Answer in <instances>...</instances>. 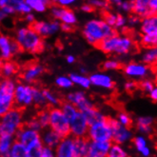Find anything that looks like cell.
<instances>
[{
  "label": "cell",
  "instance_id": "6da1fadb",
  "mask_svg": "<svg viewBox=\"0 0 157 157\" xmlns=\"http://www.w3.org/2000/svg\"><path fill=\"white\" fill-rule=\"evenodd\" d=\"M22 52L30 54H38L44 52L46 44L44 38L36 33L32 26H23L18 28L14 33L13 37Z\"/></svg>",
  "mask_w": 157,
  "mask_h": 157
},
{
  "label": "cell",
  "instance_id": "7a4b0ae2",
  "mask_svg": "<svg viewBox=\"0 0 157 157\" xmlns=\"http://www.w3.org/2000/svg\"><path fill=\"white\" fill-rule=\"evenodd\" d=\"M115 33V29L108 24L104 18H92L88 20L82 30V35L85 40L95 47L101 41Z\"/></svg>",
  "mask_w": 157,
  "mask_h": 157
},
{
  "label": "cell",
  "instance_id": "3957f363",
  "mask_svg": "<svg viewBox=\"0 0 157 157\" xmlns=\"http://www.w3.org/2000/svg\"><path fill=\"white\" fill-rule=\"evenodd\" d=\"M97 48L106 54H115L126 56L135 49L134 40L128 35L118 34L117 33L101 41Z\"/></svg>",
  "mask_w": 157,
  "mask_h": 157
},
{
  "label": "cell",
  "instance_id": "277c9868",
  "mask_svg": "<svg viewBox=\"0 0 157 157\" xmlns=\"http://www.w3.org/2000/svg\"><path fill=\"white\" fill-rule=\"evenodd\" d=\"M15 139L23 143L28 149V157H40L43 142L41 132L24 126L15 134Z\"/></svg>",
  "mask_w": 157,
  "mask_h": 157
},
{
  "label": "cell",
  "instance_id": "5b68a950",
  "mask_svg": "<svg viewBox=\"0 0 157 157\" xmlns=\"http://www.w3.org/2000/svg\"><path fill=\"white\" fill-rule=\"evenodd\" d=\"M24 125L23 113L21 109L13 107L5 114L1 115L0 120V134L14 135Z\"/></svg>",
  "mask_w": 157,
  "mask_h": 157
},
{
  "label": "cell",
  "instance_id": "8992f818",
  "mask_svg": "<svg viewBox=\"0 0 157 157\" xmlns=\"http://www.w3.org/2000/svg\"><path fill=\"white\" fill-rule=\"evenodd\" d=\"M17 83L13 78H3L0 82V115L15 106L14 91Z\"/></svg>",
  "mask_w": 157,
  "mask_h": 157
},
{
  "label": "cell",
  "instance_id": "52a82bcc",
  "mask_svg": "<svg viewBox=\"0 0 157 157\" xmlns=\"http://www.w3.org/2000/svg\"><path fill=\"white\" fill-rule=\"evenodd\" d=\"M50 128L59 133L61 137L71 135V122L61 108L50 109Z\"/></svg>",
  "mask_w": 157,
  "mask_h": 157
},
{
  "label": "cell",
  "instance_id": "ba28073f",
  "mask_svg": "<svg viewBox=\"0 0 157 157\" xmlns=\"http://www.w3.org/2000/svg\"><path fill=\"white\" fill-rule=\"evenodd\" d=\"M87 137L90 141L113 142V128L110 126L109 118L90 124Z\"/></svg>",
  "mask_w": 157,
  "mask_h": 157
},
{
  "label": "cell",
  "instance_id": "9c48e42d",
  "mask_svg": "<svg viewBox=\"0 0 157 157\" xmlns=\"http://www.w3.org/2000/svg\"><path fill=\"white\" fill-rule=\"evenodd\" d=\"M15 107L26 109L33 104V87L27 83H17L14 91Z\"/></svg>",
  "mask_w": 157,
  "mask_h": 157
},
{
  "label": "cell",
  "instance_id": "30bf717a",
  "mask_svg": "<svg viewBox=\"0 0 157 157\" xmlns=\"http://www.w3.org/2000/svg\"><path fill=\"white\" fill-rule=\"evenodd\" d=\"M110 126L113 128V142L120 145H125L131 142L133 138V132L130 127L121 125L116 118H109Z\"/></svg>",
  "mask_w": 157,
  "mask_h": 157
},
{
  "label": "cell",
  "instance_id": "8fae6325",
  "mask_svg": "<svg viewBox=\"0 0 157 157\" xmlns=\"http://www.w3.org/2000/svg\"><path fill=\"white\" fill-rule=\"evenodd\" d=\"M22 50L14 38H11L7 34L0 35V57L2 61L12 60Z\"/></svg>",
  "mask_w": 157,
  "mask_h": 157
},
{
  "label": "cell",
  "instance_id": "7c38bea8",
  "mask_svg": "<svg viewBox=\"0 0 157 157\" xmlns=\"http://www.w3.org/2000/svg\"><path fill=\"white\" fill-rule=\"evenodd\" d=\"M124 75L130 79H140L147 78L151 73V66L144 62H128L123 67Z\"/></svg>",
  "mask_w": 157,
  "mask_h": 157
},
{
  "label": "cell",
  "instance_id": "4fadbf2b",
  "mask_svg": "<svg viewBox=\"0 0 157 157\" xmlns=\"http://www.w3.org/2000/svg\"><path fill=\"white\" fill-rule=\"evenodd\" d=\"M50 13L53 19L59 20L61 23H66L72 26L77 23L76 13L69 8H64L52 4V6L50 8Z\"/></svg>",
  "mask_w": 157,
  "mask_h": 157
},
{
  "label": "cell",
  "instance_id": "5bb4252c",
  "mask_svg": "<svg viewBox=\"0 0 157 157\" xmlns=\"http://www.w3.org/2000/svg\"><path fill=\"white\" fill-rule=\"evenodd\" d=\"M31 26L43 38L50 37L61 31V22L56 19L50 21H35Z\"/></svg>",
  "mask_w": 157,
  "mask_h": 157
},
{
  "label": "cell",
  "instance_id": "9a60e30c",
  "mask_svg": "<svg viewBox=\"0 0 157 157\" xmlns=\"http://www.w3.org/2000/svg\"><path fill=\"white\" fill-rule=\"evenodd\" d=\"M90 123L83 112H79L76 117L71 121V135L73 137H87Z\"/></svg>",
  "mask_w": 157,
  "mask_h": 157
},
{
  "label": "cell",
  "instance_id": "2e32d148",
  "mask_svg": "<svg viewBox=\"0 0 157 157\" xmlns=\"http://www.w3.org/2000/svg\"><path fill=\"white\" fill-rule=\"evenodd\" d=\"M56 157H76L75 137L71 135L62 137L61 141L55 147Z\"/></svg>",
  "mask_w": 157,
  "mask_h": 157
},
{
  "label": "cell",
  "instance_id": "e0dca14e",
  "mask_svg": "<svg viewBox=\"0 0 157 157\" xmlns=\"http://www.w3.org/2000/svg\"><path fill=\"white\" fill-rule=\"evenodd\" d=\"M66 100L72 103L75 106H76L77 109L83 113L86 112L87 109L94 107V103L91 102V100L88 97V95L85 92L82 90L69 92L66 95Z\"/></svg>",
  "mask_w": 157,
  "mask_h": 157
},
{
  "label": "cell",
  "instance_id": "ac0fdd59",
  "mask_svg": "<svg viewBox=\"0 0 157 157\" xmlns=\"http://www.w3.org/2000/svg\"><path fill=\"white\" fill-rule=\"evenodd\" d=\"M45 72V68L39 63H31L27 65L21 73V79L27 84H33Z\"/></svg>",
  "mask_w": 157,
  "mask_h": 157
},
{
  "label": "cell",
  "instance_id": "d6986e66",
  "mask_svg": "<svg viewBox=\"0 0 157 157\" xmlns=\"http://www.w3.org/2000/svg\"><path fill=\"white\" fill-rule=\"evenodd\" d=\"M91 86L103 89V90H113L114 88V80L109 73L98 71L91 73L90 75Z\"/></svg>",
  "mask_w": 157,
  "mask_h": 157
},
{
  "label": "cell",
  "instance_id": "ffe728a7",
  "mask_svg": "<svg viewBox=\"0 0 157 157\" xmlns=\"http://www.w3.org/2000/svg\"><path fill=\"white\" fill-rule=\"evenodd\" d=\"M113 142L110 141H90L88 157H108Z\"/></svg>",
  "mask_w": 157,
  "mask_h": 157
},
{
  "label": "cell",
  "instance_id": "44dd1931",
  "mask_svg": "<svg viewBox=\"0 0 157 157\" xmlns=\"http://www.w3.org/2000/svg\"><path fill=\"white\" fill-rule=\"evenodd\" d=\"M136 151L143 157H150L152 155V150L149 146V140H147V135L144 134H137L133 136L132 140Z\"/></svg>",
  "mask_w": 157,
  "mask_h": 157
},
{
  "label": "cell",
  "instance_id": "7402d4cb",
  "mask_svg": "<svg viewBox=\"0 0 157 157\" xmlns=\"http://www.w3.org/2000/svg\"><path fill=\"white\" fill-rule=\"evenodd\" d=\"M154 118L151 116H139L135 120V127L137 132L144 135H151L153 132Z\"/></svg>",
  "mask_w": 157,
  "mask_h": 157
},
{
  "label": "cell",
  "instance_id": "603a6c76",
  "mask_svg": "<svg viewBox=\"0 0 157 157\" xmlns=\"http://www.w3.org/2000/svg\"><path fill=\"white\" fill-rule=\"evenodd\" d=\"M41 139L43 145L49 146L55 149L59 144V142L61 141L62 137L60 136L59 133H57L54 130H52V128L49 127L47 128H44V131L41 132Z\"/></svg>",
  "mask_w": 157,
  "mask_h": 157
},
{
  "label": "cell",
  "instance_id": "cb8c5ba5",
  "mask_svg": "<svg viewBox=\"0 0 157 157\" xmlns=\"http://www.w3.org/2000/svg\"><path fill=\"white\" fill-rule=\"evenodd\" d=\"M140 33L142 34L151 33L157 31V13H151L141 19L139 25Z\"/></svg>",
  "mask_w": 157,
  "mask_h": 157
},
{
  "label": "cell",
  "instance_id": "d4e9b609",
  "mask_svg": "<svg viewBox=\"0 0 157 157\" xmlns=\"http://www.w3.org/2000/svg\"><path fill=\"white\" fill-rule=\"evenodd\" d=\"M132 13L140 16L141 18L152 13L150 7V0H132Z\"/></svg>",
  "mask_w": 157,
  "mask_h": 157
},
{
  "label": "cell",
  "instance_id": "484cf974",
  "mask_svg": "<svg viewBox=\"0 0 157 157\" xmlns=\"http://www.w3.org/2000/svg\"><path fill=\"white\" fill-rule=\"evenodd\" d=\"M15 141V136L11 134H0V156L8 157L12 146Z\"/></svg>",
  "mask_w": 157,
  "mask_h": 157
},
{
  "label": "cell",
  "instance_id": "4316f807",
  "mask_svg": "<svg viewBox=\"0 0 157 157\" xmlns=\"http://www.w3.org/2000/svg\"><path fill=\"white\" fill-rule=\"evenodd\" d=\"M69 75L75 86L80 87L83 90H89L91 87L90 76H87V75H83L81 72H71Z\"/></svg>",
  "mask_w": 157,
  "mask_h": 157
},
{
  "label": "cell",
  "instance_id": "83f0119b",
  "mask_svg": "<svg viewBox=\"0 0 157 157\" xmlns=\"http://www.w3.org/2000/svg\"><path fill=\"white\" fill-rule=\"evenodd\" d=\"M90 139L88 137H75L76 157H88Z\"/></svg>",
  "mask_w": 157,
  "mask_h": 157
},
{
  "label": "cell",
  "instance_id": "f1b7e54d",
  "mask_svg": "<svg viewBox=\"0 0 157 157\" xmlns=\"http://www.w3.org/2000/svg\"><path fill=\"white\" fill-rule=\"evenodd\" d=\"M18 71V66L13 60H4L1 63V75L3 78H13Z\"/></svg>",
  "mask_w": 157,
  "mask_h": 157
},
{
  "label": "cell",
  "instance_id": "f546056e",
  "mask_svg": "<svg viewBox=\"0 0 157 157\" xmlns=\"http://www.w3.org/2000/svg\"><path fill=\"white\" fill-rule=\"evenodd\" d=\"M141 60L150 66H155L157 64V46L145 48L141 54Z\"/></svg>",
  "mask_w": 157,
  "mask_h": 157
},
{
  "label": "cell",
  "instance_id": "4dcf8cb0",
  "mask_svg": "<svg viewBox=\"0 0 157 157\" xmlns=\"http://www.w3.org/2000/svg\"><path fill=\"white\" fill-rule=\"evenodd\" d=\"M26 3L29 5L33 12L43 13L48 10L51 4H52V0H25Z\"/></svg>",
  "mask_w": 157,
  "mask_h": 157
},
{
  "label": "cell",
  "instance_id": "1f68e13d",
  "mask_svg": "<svg viewBox=\"0 0 157 157\" xmlns=\"http://www.w3.org/2000/svg\"><path fill=\"white\" fill-rule=\"evenodd\" d=\"M8 157H28L27 147L23 143L17 141L15 139Z\"/></svg>",
  "mask_w": 157,
  "mask_h": 157
},
{
  "label": "cell",
  "instance_id": "d6a6232c",
  "mask_svg": "<svg viewBox=\"0 0 157 157\" xmlns=\"http://www.w3.org/2000/svg\"><path fill=\"white\" fill-rule=\"evenodd\" d=\"M84 113L88 119L90 125L96 122V121H101V120L108 119V117L102 112H101V110L96 109L95 107H92V108L87 109L86 112H84Z\"/></svg>",
  "mask_w": 157,
  "mask_h": 157
},
{
  "label": "cell",
  "instance_id": "836d02e7",
  "mask_svg": "<svg viewBox=\"0 0 157 157\" xmlns=\"http://www.w3.org/2000/svg\"><path fill=\"white\" fill-rule=\"evenodd\" d=\"M33 105L39 109H44L48 105L43 89L33 87Z\"/></svg>",
  "mask_w": 157,
  "mask_h": 157
},
{
  "label": "cell",
  "instance_id": "e575fe53",
  "mask_svg": "<svg viewBox=\"0 0 157 157\" xmlns=\"http://www.w3.org/2000/svg\"><path fill=\"white\" fill-rule=\"evenodd\" d=\"M60 108H61V109H62V112L64 113V114H65V115L69 118L70 122H71V120H72L73 118H75V117H76V115H77V114L79 113V112H80V110L77 109L76 106H75L72 103L69 102V101H67V100H66L64 103L61 104Z\"/></svg>",
  "mask_w": 157,
  "mask_h": 157
},
{
  "label": "cell",
  "instance_id": "d590c367",
  "mask_svg": "<svg viewBox=\"0 0 157 157\" xmlns=\"http://www.w3.org/2000/svg\"><path fill=\"white\" fill-rule=\"evenodd\" d=\"M140 42L144 48H150L157 46V31L151 33L142 34Z\"/></svg>",
  "mask_w": 157,
  "mask_h": 157
},
{
  "label": "cell",
  "instance_id": "8d00e7d4",
  "mask_svg": "<svg viewBox=\"0 0 157 157\" xmlns=\"http://www.w3.org/2000/svg\"><path fill=\"white\" fill-rule=\"evenodd\" d=\"M54 83L58 88L62 90H70L75 86L70 75H59L55 78Z\"/></svg>",
  "mask_w": 157,
  "mask_h": 157
},
{
  "label": "cell",
  "instance_id": "74e56055",
  "mask_svg": "<svg viewBox=\"0 0 157 157\" xmlns=\"http://www.w3.org/2000/svg\"><path fill=\"white\" fill-rule=\"evenodd\" d=\"M127 156H128V153L124 149L123 145L113 142L112 147H110L109 151L108 157H127Z\"/></svg>",
  "mask_w": 157,
  "mask_h": 157
},
{
  "label": "cell",
  "instance_id": "f35d334b",
  "mask_svg": "<svg viewBox=\"0 0 157 157\" xmlns=\"http://www.w3.org/2000/svg\"><path fill=\"white\" fill-rule=\"evenodd\" d=\"M44 90V94L46 97V100H47V104L52 107V108H55V107H60L61 106V101L59 99V97L53 94L52 91H51L50 90L47 89H43Z\"/></svg>",
  "mask_w": 157,
  "mask_h": 157
},
{
  "label": "cell",
  "instance_id": "ab89813d",
  "mask_svg": "<svg viewBox=\"0 0 157 157\" xmlns=\"http://www.w3.org/2000/svg\"><path fill=\"white\" fill-rule=\"evenodd\" d=\"M36 118L40 122L43 130L50 127V109H46L45 108L41 109V110L37 113Z\"/></svg>",
  "mask_w": 157,
  "mask_h": 157
},
{
  "label": "cell",
  "instance_id": "60d3db41",
  "mask_svg": "<svg viewBox=\"0 0 157 157\" xmlns=\"http://www.w3.org/2000/svg\"><path fill=\"white\" fill-rule=\"evenodd\" d=\"M116 119L118 120V122L123 126L131 127L132 125V119L131 115L125 112H120L117 114Z\"/></svg>",
  "mask_w": 157,
  "mask_h": 157
},
{
  "label": "cell",
  "instance_id": "b9f144b4",
  "mask_svg": "<svg viewBox=\"0 0 157 157\" xmlns=\"http://www.w3.org/2000/svg\"><path fill=\"white\" fill-rule=\"evenodd\" d=\"M102 67L106 71H116L121 68V63L115 59H108L103 63Z\"/></svg>",
  "mask_w": 157,
  "mask_h": 157
},
{
  "label": "cell",
  "instance_id": "7bdbcfd3",
  "mask_svg": "<svg viewBox=\"0 0 157 157\" xmlns=\"http://www.w3.org/2000/svg\"><path fill=\"white\" fill-rule=\"evenodd\" d=\"M15 13V9L11 5H5L3 7H0V18H1V20H3L6 17L13 16Z\"/></svg>",
  "mask_w": 157,
  "mask_h": 157
},
{
  "label": "cell",
  "instance_id": "ee69618b",
  "mask_svg": "<svg viewBox=\"0 0 157 157\" xmlns=\"http://www.w3.org/2000/svg\"><path fill=\"white\" fill-rule=\"evenodd\" d=\"M132 7H133V2L132 0H123L117 8L119 9L120 12L124 13H132Z\"/></svg>",
  "mask_w": 157,
  "mask_h": 157
},
{
  "label": "cell",
  "instance_id": "f6af8a7d",
  "mask_svg": "<svg viewBox=\"0 0 157 157\" xmlns=\"http://www.w3.org/2000/svg\"><path fill=\"white\" fill-rule=\"evenodd\" d=\"M88 2L94 8V10H108L109 6V3L106 0H88Z\"/></svg>",
  "mask_w": 157,
  "mask_h": 157
},
{
  "label": "cell",
  "instance_id": "bcb514c9",
  "mask_svg": "<svg viewBox=\"0 0 157 157\" xmlns=\"http://www.w3.org/2000/svg\"><path fill=\"white\" fill-rule=\"evenodd\" d=\"M127 25H128V17H126L122 13H117V19H116L114 29L122 30V29H125Z\"/></svg>",
  "mask_w": 157,
  "mask_h": 157
},
{
  "label": "cell",
  "instance_id": "7dc6e473",
  "mask_svg": "<svg viewBox=\"0 0 157 157\" xmlns=\"http://www.w3.org/2000/svg\"><path fill=\"white\" fill-rule=\"evenodd\" d=\"M154 86L155 85H154L153 81L151 80V79H147V78L143 79L141 81V83H140V88H141V90L144 92H146V94H150V91L154 88Z\"/></svg>",
  "mask_w": 157,
  "mask_h": 157
},
{
  "label": "cell",
  "instance_id": "c3c4849f",
  "mask_svg": "<svg viewBox=\"0 0 157 157\" xmlns=\"http://www.w3.org/2000/svg\"><path fill=\"white\" fill-rule=\"evenodd\" d=\"M25 126L29 127L33 130H35V131H38V132H41L43 130V128L40 124V122L37 120V118L34 117V118H32L30 120H28V121L25 123Z\"/></svg>",
  "mask_w": 157,
  "mask_h": 157
},
{
  "label": "cell",
  "instance_id": "681fc988",
  "mask_svg": "<svg viewBox=\"0 0 157 157\" xmlns=\"http://www.w3.org/2000/svg\"><path fill=\"white\" fill-rule=\"evenodd\" d=\"M103 18L106 20V22L108 24H109L110 26H113L114 28L115 23H116V19H117V13H114L113 12H105Z\"/></svg>",
  "mask_w": 157,
  "mask_h": 157
},
{
  "label": "cell",
  "instance_id": "f907efd6",
  "mask_svg": "<svg viewBox=\"0 0 157 157\" xmlns=\"http://www.w3.org/2000/svg\"><path fill=\"white\" fill-rule=\"evenodd\" d=\"M54 156H55V149L49 146L43 145L40 152V157H54Z\"/></svg>",
  "mask_w": 157,
  "mask_h": 157
},
{
  "label": "cell",
  "instance_id": "816d5d0a",
  "mask_svg": "<svg viewBox=\"0 0 157 157\" xmlns=\"http://www.w3.org/2000/svg\"><path fill=\"white\" fill-rule=\"evenodd\" d=\"M79 0H52V4L58 5L64 8H70L73 5H75Z\"/></svg>",
  "mask_w": 157,
  "mask_h": 157
},
{
  "label": "cell",
  "instance_id": "f5cc1de1",
  "mask_svg": "<svg viewBox=\"0 0 157 157\" xmlns=\"http://www.w3.org/2000/svg\"><path fill=\"white\" fill-rule=\"evenodd\" d=\"M141 19H142V18L140 16H138V15H136V14L132 13L131 15L128 16V25L131 26V27H134V26H137V25H140Z\"/></svg>",
  "mask_w": 157,
  "mask_h": 157
},
{
  "label": "cell",
  "instance_id": "db71d44e",
  "mask_svg": "<svg viewBox=\"0 0 157 157\" xmlns=\"http://www.w3.org/2000/svg\"><path fill=\"white\" fill-rule=\"evenodd\" d=\"M136 88H137V84H136L133 79H131V80L125 82V84H124V89L128 92L134 91L136 90Z\"/></svg>",
  "mask_w": 157,
  "mask_h": 157
},
{
  "label": "cell",
  "instance_id": "11a10c76",
  "mask_svg": "<svg viewBox=\"0 0 157 157\" xmlns=\"http://www.w3.org/2000/svg\"><path fill=\"white\" fill-rule=\"evenodd\" d=\"M80 10L85 13H92L94 11V8L92 7L89 2H87V3H83L80 6Z\"/></svg>",
  "mask_w": 157,
  "mask_h": 157
},
{
  "label": "cell",
  "instance_id": "9f6ffc18",
  "mask_svg": "<svg viewBox=\"0 0 157 157\" xmlns=\"http://www.w3.org/2000/svg\"><path fill=\"white\" fill-rule=\"evenodd\" d=\"M24 20H25V22L26 23H28L29 25H33L36 20H35V15L33 13V12L32 13H28V14H26V15H24Z\"/></svg>",
  "mask_w": 157,
  "mask_h": 157
},
{
  "label": "cell",
  "instance_id": "6f0895ef",
  "mask_svg": "<svg viewBox=\"0 0 157 157\" xmlns=\"http://www.w3.org/2000/svg\"><path fill=\"white\" fill-rule=\"evenodd\" d=\"M73 30V26L66 23H61V31L65 32V33H71Z\"/></svg>",
  "mask_w": 157,
  "mask_h": 157
},
{
  "label": "cell",
  "instance_id": "680465c9",
  "mask_svg": "<svg viewBox=\"0 0 157 157\" xmlns=\"http://www.w3.org/2000/svg\"><path fill=\"white\" fill-rule=\"evenodd\" d=\"M149 95L153 102H157V86H154V88L150 91Z\"/></svg>",
  "mask_w": 157,
  "mask_h": 157
},
{
  "label": "cell",
  "instance_id": "91938a15",
  "mask_svg": "<svg viewBox=\"0 0 157 157\" xmlns=\"http://www.w3.org/2000/svg\"><path fill=\"white\" fill-rule=\"evenodd\" d=\"M150 7L152 13H157V0H150Z\"/></svg>",
  "mask_w": 157,
  "mask_h": 157
},
{
  "label": "cell",
  "instance_id": "94428289",
  "mask_svg": "<svg viewBox=\"0 0 157 157\" xmlns=\"http://www.w3.org/2000/svg\"><path fill=\"white\" fill-rule=\"evenodd\" d=\"M75 60H76L75 56H73V55H71V54H69L66 56V61L68 64H73L75 62Z\"/></svg>",
  "mask_w": 157,
  "mask_h": 157
},
{
  "label": "cell",
  "instance_id": "6125c7cd",
  "mask_svg": "<svg viewBox=\"0 0 157 157\" xmlns=\"http://www.w3.org/2000/svg\"><path fill=\"white\" fill-rule=\"evenodd\" d=\"M106 1H108L109 4H113V5L118 7L120 4H121V2L123 1V0H106Z\"/></svg>",
  "mask_w": 157,
  "mask_h": 157
},
{
  "label": "cell",
  "instance_id": "be15d7a7",
  "mask_svg": "<svg viewBox=\"0 0 157 157\" xmlns=\"http://www.w3.org/2000/svg\"><path fill=\"white\" fill-rule=\"evenodd\" d=\"M80 72L81 73H83V75H87V70L85 69V68H80Z\"/></svg>",
  "mask_w": 157,
  "mask_h": 157
},
{
  "label": "cell",
  "instance_id": "e7e4bbea",
  "mask_svg": "<svg viewBox=\"0 0 157 157\" xmlns=\"http://www.w3.org/2000/svg\"><path fill=\"white\" fill-rule=\"evenodd\" d=\"M154 150H155V152L157 154V141L155 142V146H154Z\"/></svg>",
  "mask_w": 157,
  "mask_h": 157
},
{
  "label": "cell",
  "instance_id": "03108f58",
  "mask_svg": "<svg viewBox=\"0 0 157 157\" xmlns=\"http://www.w3.org/2000/svg\"><path fill=\"white\" fill-rule=\"evenodd\" d=\"M155 67H156V69H157V64H156V65H155Z\"/></svg>",
  "mask_w": 157,
  "mask_h": 157
},
{
  "label": "cell",
  "instance_id": "003e7915",
  "mask_svg": "<svg viewBox=\"0 0 157 157\" xmlns=\"http://www.w3.org/2000/svg\"></svg>",
  "mask_w": 157,
  "mask_h": 157
}]
</instances>
